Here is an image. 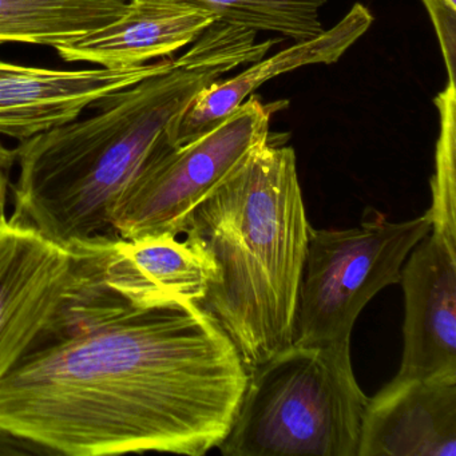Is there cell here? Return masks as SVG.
I'll use <instances>...</instances> for the list:
<instances>
[{
  "mask_svg": "<svg viewBox=\"0 0 456 456\" xmlns=\"http://www.w3.org/2000/svg\"><path fill=\"white\" fill-rule=\"evenodd\" d=\"M127 2V0H125ZM212 12L217 20L255 31L280 34L296 42L324 31L320 10L327 0H181Z\"/></svg>",
  "mask_w": 456,
  "mask_h": 456,
  "instance_id": "15",
  "label": "cell"
},
{
  "mask_svg": "<svg viewBox=\"0 0 456 456\" xmlns=\"http://www.w3.org/2000/svg\"><path fill=\"white\" fill-rule=\"evenodd\" d=\"M368 397L351 343L290 344L249 370L224 456H357Z\"/></svg>",
  "mask_w": 456,
  "mask_h": 456,
  "instance_id": "4",
  "label": "cell"
},
{
  "mask_svg": "<svg viewBox=\"0 0 456 456\" xmlns=\"http://www.w3.org/2000/svg\"><path fill=\"white\" fill-rule=\"evenodd\" d=\"M357 456H456V376L394 378L368 397Z\"/></svg>",
  "mask_w": 456,
  "mask_h": 456,
  "instance_id": "10",
  "label": "cell"
},
{
  "mask_svg": "<svg viewBox=\"0 0 456 456\" xmlns=\"http://www.w3.org/2000/svg\"><path fill=\"white\" fill-rule=\"evenodd\" d=\"M0 456H54L49 448L0 427Z\"/></svg>",
  "mask_w": 456,
  "mask_h": 456,
  "instance_id": "18",
  "label": "cell"
},
{
  "mask_svg": "<svg viewBox=\"0 0 456 456\" xmlns=\"http://www.w3.org/2000/svg\"><path fill=\"white\" fill-rule=\"evenodd\" d=\"M373 17L362 4H354L348 14L330 30L295 46L277 53L273 57L250 63L239 76L218 79L202 89L185 110L172 122L167 140L172 148L191 142L194 138L220 124L244 101L269 79L303 66L332 65L359 41L372 25Z\"/></svg>",
  "mask_w": 456,
  "mask_h": 456,
  "instance_id": "12",
  "label": "cell"
},
{
  "mask_svg": "<svg viewBox=\"0 0 456 456\" xmlns=\"http://www.w3.org/2000/svg\"><path fill=\"white\" fill-rule=\"evenodd\" d=\"M173 63L167 58L137 68L60 70L0 61V134L25 141L68 124L108 95Z\"/></svg>",
  "mask_w": 456,
  "mask_h": 456,
  "instance_id": "8",
  "label": "cell"
},
{
  "mask_svg": "<svg viewBox=\"0 0 456 456\" xmlns=\"http://www.w3.org/2000/svg\"><path fill=\"white\" fill-rule=\"evenodd\" d=\"M125 0H0V45L57 49L116 20Z\"/></svg>",
  "mask_w": 456,
  "mask_h": 456,
  "instance_id": "14",
  "label": "cell"
},
{
  "mask_svg": "<svg viewBox=\"0 0 456 456\" xmlns=\"http://www.w3.org/2000/svg\"><path fill=\"white\" fill-rule=\"evenodd\" d=\"M451 2H452V4H456V0H451Z\"/></svg>",
  "mask_w": 456,
  "mask_h": 456,
  "instance_id": "20",
  "label": "cell"
},
{
  "mask_svg": "<svg viewBox=\"0 0 456 456\" xmlns=\"http://www.w3.org/2000/svg\"><path fill=\"white\" fill-rule=\"evenodd\" d=\"M273 41L216 20L172 68L95 103L93 116L20 141L12 220L71 249L111 229L114 208L169 148L172 122L205 87L265 57Z\"/></svg>",
  "mask_w": 456,
  "mask_h": 456,
  "instance_id": "2",
  "label": "cell"
},
{
  "mask_svg": "<svg viewBox=\"0 0 456 456\" xmlns=\"http://www.w3.org/2000/svg\"><path fill=\"white\" fill-rule=\"evenodd\" d=\"M76 271L73 249L12 218L0 220V379L30 354Z\"/></svg>",
  "mask_w": 456,
  "mask_h": 456,
  "instance_id": "7",
  "label": "cell"
},
{
  "mask_svg": "<svg viewBox=\"0 0 456 456\" xmlns=\"http://www.w3.org/2000/svg\"><path fill=\"white\" fill-rule=\"evenodd\" d=\"M248 376L197 301L134 308L23 357L0 379V427L54 456H202L225 439Z\"/></svg>",
  "mask_w": 456,
  "mask_h": 456,
  "instance_id": "1",
  "label": "cell"
},
{
  "mask_svg": "<svg viewBox=\"0 0 456 456\" xmlns=\"http://www.w3.org/2000/svg\"><path fill=\"white\" fill-rule=\"evenodd\" d=\"M281 105L250 95L209 132L157 154L117 202L111 229L126 240L185 233L194 209L271 138Z\"/></svg>",
  "mask_w": 456,
  "mask_h": 456,
  "instance_id": "6",
  "label": "cell"
},
{
  "mask_svg": "<svg viewBox=\"0 0 456 456\" xmlns=\"http://www.w3.org/2000/svg\"><path fill=\"white\" fill-rule=\"evenodd\" d=\"M403 356L397 379L456 376V249L429 232L405 258Z\"/></svg>",
  "mask_w": 456,
  "mask_h": 456,
  "instance_id": "9",
  "label": "cell"
},
{
  "mask_svg": "<svg viewBox=\"0 0 456 456\" xmlns=\"http://www.w3.org/2000/svg\"><path fill=\"white\" fill-rule=\"evenodd\" d=\"M15 164H17L15 149L7 148L0 141V220L7 217V197H9L10 186H12V173Z\"/></svg>",
  "mask_w": 456,
  "mask_h": 456,
  "instance_id": "19",
  "label": "cell"
},
{
  "mask_svg": "<svg viewBox=\"0 0 456 456\" xmlns=\"http://www.w3.org/2000/svg\"><path fill=\"white\" fill-rule=\"evenodd\" d=\"M440 117V133L431 180L432 204L428 209L431 232L456 249V84L447 86L434 100Z\"/></svg>",
  "mask_w": 456,
  "mask_h": 456,
  "instance_id": "16",
  "label": "cell"
},
{
  "mask_svg": "<svg viewBox=\"0 0 456 456\" xmlns=\"http://www.w3.org/2000/svg\"><path fill=\"white\" fill-rule=\"evenodd\" d=\"M434 23L447 68L448 81L455 82L456 4L451 0H421Z\"/></svg>",
  "mask_w": 456,
  "mask_h": 456,
  "instance_id": "17",
  "label": "cell"
},
{
  "mask_svg": "<svg viewBox=\"0 0 456 456\" xmlns=\"http://www.w3.org/2000/svg\"><path fill=\"white\" fill-rule=\"evenodd\" d=\"M106 281L135 308L172 301L201 303L207 274L199 256L178 237H117L103 269Z\"/></svg>",
  "mask_w": 456,
  "mask_h": 456,
  "instance_id": "13",
  "label": "cell"
},
{
  "mask_svg": "<svg viewBox=\"0 0 456 456\" xmlns=\"http://www.w3.org/2000/svg\"><path fill=\"white\" fill-rule=\"evenodd\" d=\"M217 18L181 0H127L113 22L58 46L61 60L129 69L167 60L196 42Z\"/></svg>",
  "mask_w": 456,
  "mask_h": 456,
  "instance_id": "11",
  "label": "cell"
},
{
  "mask_svg": "<svg viewBox=\"0 0 456 456\" xmlns=\"http://www.w3.org/2000/svg\"><path fill=\"white\" fill-rule=\"evenodd\" d=\"M429 232L428 213L400 223L378 216L356 228H312L292 344L351 343L360 312L399 284L405 258Z\"/></svg>",
  "mask_w": 456,
  "mask_h": 456,
  "instance_id": "5",
  "label": "cell"
},
{
  "mask_svg": "<svg viewBox=\"0 0 456 456\" xmlns=\"http://www.w3.org/2000/svg\"><path fill=\"white\" fill-rule=\"evenodd\" d=\"M311 231L295 151L271 138L191 216L185 241L207 274L200 304L248 370L293 343Z\"/></svg>",
  "mask_w": 456,
  "mask_h": 456,
  "instance_id": "3",
  "label": "cell"
}]
</instances>
